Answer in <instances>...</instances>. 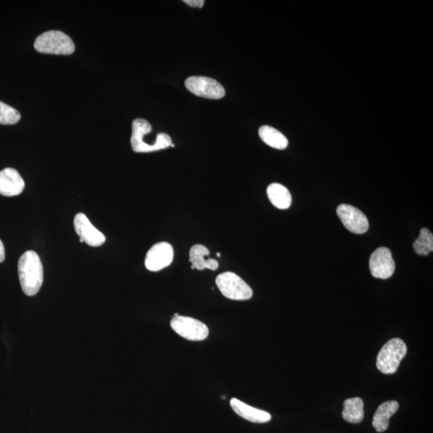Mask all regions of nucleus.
I'll list each match as a JSON object with an SVG mask.
<instances>
[{"label": "nucleus", "instance_id": "f257e3e1", "mask_svg": "<svg viewBox=\"0 0 433 433\" xmlns=\"http://www.w3.org/2000/svg\"><path fill=\"white\" fill-rule=\"evenodd\" d=\"M18 274L23 293L27 296H36L44 282V268L35 251L29 250L21 255L18 263Z\"/></svg>", "mask_w": 433, "mask_h": 433}, {"label": "nucleus", "instance_id": "f03ea898", "mask_svg": "<svg viewBox=\"0 0 433 433\" xmlns=\"http://www.w3.org/2000/svg\"><path fill=\"white\" fill-rule=\"evenodd\" d=\"M34 48L40 53L68 55L75 52V44L60 31H49L37 37Z\"/></svg>", "mask_w": 433, "mask_h": 433}, {"label": "nucleus", "instance_id": "7ed1b4c3", "mask_svg": "<svg viewBox=\"0 0 433 433\" xmlns=\"http://www.w3.org/2000/svg\"><path fill=\"white\" fill-rule=\"evenodd\" d=\"M406 344L402 339L395 338L384 344L377 356L376 367L382 373L393 374L407 354Z\"/></svg>", "mask_w": 433, "mask_h": 433}, {"label": "nucleus", "instance_id": "20e7f679", "mask_svg": "<svg viewBox=\"0 0 433 433\" xmlns=\"http://www.w3.org/2000/svg\"><path fill=\"white\" fill-rule=\"evenodd\" d=\"M216 284L222 294L227 299L243 301L253 296L252 289L235 273H222L216 278Z\"/></svg>", "mask_w": 433, "mask_h": 433}, {"label": "nucleus", "instance_id": "39448f33", "mask_svg": "<svg viewBox=\"0 0 433 433\" xmlns=\"http://www.w3.org/2000/svg\"><path fill=\"white\" fill-rule=\"evenodd\" d=\"M170 326L180 337L190 341H202L209 335V328L206 324L187 316H176L171 320Z\"/></svg>", "mask_w": 433, "mask_h": 433}, {"label": "nucleus", "instance_id": "423d86ee", "mask_svg": "<svg viewBox=\"0 0 433 433\" xmlns=\"http://www.w3.org/2000/svg\"><path fill=\"white\" fill-rule=\"evenodd\" d=\"M185 85L191 93L204 99L218 100L226 94L225 88L220 82L206 77H191Z\"/></svg>", "mask_w": 433, "mask_h": 433}, {"label": "nucleus", "instance_id": "0eeeda50", "mask_svg": "<svg viewBox=\"0 0 433 433\" xmlns=\"http://www.w3.org/2000/svg\"><path fill=\"white\" fill-rule=\"evenodd\" d=\"M337 212L343 226L353 234L363 235L369 230V220L360 209L350 205L342 204L338 207Z\"/></svg>", "mask_w": 433, "mask_h": 433}, {"label": "nucleus", "instance_id": "6e6552de", "mask_svg": "<svg viewBox=\"0 0 433 433\" xmlns=\"http://www.w3.org/2000/svg\"><path fill=\"white\" fill-rule=\"evenodd\" d=\"M173 246L166 241L153 245L148 251L144 265L148 271L156 272L169 267L173 263Z\"/></svg>", "mask_w": 433, "mask_h": 433}, {"label": "nucleus", "instance_id": "1a4fd4ad", "mask_svg": "<svg viewBox=\"0 0 433 433\" xmlns=\"http://www.w3.org/2000/svg\"><path fill=\"white\" fill-rule=\"evenodd\" d=\"M369 267L375 278L387 279L392 276L395 264L391 250L387 248H377L371 255Z\"/></svg>", "mask_w": 433, "mask_h": 433}, {"label": "nucleus", "instance_id": "9d476101", "mask_svg": "<svg viewBox=\"0 0 433 433\" xmlns=\"http://www.w3.org/2000/svg\"><path fill=\"white\" fill-rule=\"evenodd\" d=\"M74 227L80 237L81 243H86L92 248H97L105 243V236L92 224L86 214H77L74 218Z\"/></svg>", "mask_w": 433, "mask_h": 433}, {"label": "nucleus", "instance_id": "9b49d317", "mask_svg": "<svg viewBox=\"0 0 433 433\" xmlns=\"http://www.w3.org/2000/svg\"><path fill=\"white\" fill-rule=\"evenodd\" d=\"M25 187V181L16 170L7 168L0 171V194L3 196H18Z\"/></svg>", "mask_w": 433, "mask_h": 433}, {"label": "nucleus", "instance_id": "f8f14e48", "mask_svg": "<svg viewBox=\"0 0 433 433\" xmlns=\"http://www.w3.org/2000/svg\"><path fill=\"white\" fill-rule=\"evenodd\" d=\"M152 131V125L146 120L138 118L133 120L132 137L130 142L135 153L157 151L155 146L144 142V138Z\"/></svg>", "mask_w": 433, "mask_h": 433}, {"label": "nucleus", "instance_id": "ddd939ff", "mask_svg": "<svg viewBox=\"0 0 433 433\" xmlns=\"http://www.w3.org/2000/svg\"><path fill=\"white\" fill-rule=\"evenodd\" d=\"M231 406L237 415L253 423H267L272 420V415L267 412L250 406L241 400L233 398Z\"/></svg>", "mask_w": 433, "mask_h": 433}, {"label": "nucleus", "instance_id": "4468645a", "mask_svg": "<svg viewBox=\"0 0 433 433\" xmlns=\"http://www.w3.org/2000/svg\"><path fill=\"white\" fill-rule=\"evenodd\" d=\"M209 255V250L206 246L201 244L194 245L189 250V262L198 271H203L205 269L216 271L220 267V264L216 259H205Z\"/></svg>", "mask_w": 433, "mask_h": 433}, {"label": "nucleus", "instance_id": "2eb2a0df", "mask_svg": "<svg viewBox=\"0 0 433 433\" xmlns=\"http://www.w3.org/2000/svg\"><path fill=\"white\" fill-rule=\"evenodd\" d=\"M399 404L397 402H387L380 405L375 413L372 425L378 432L388 430L389 420L398 411Z\"/></svg>", "mask_w": 433, "mask_h": 433}, {"label": "nucleus", "instance_id": "dca6fc26", "mask_svg": "<svg viewBox=\"0 0 433 433\" xmlns=\"http://www.w3.org/2000/svg\"><path fill=\"white\" fill-rule=\"evenodd\" d=\"M267 193L270 202L276 208L287 209L291 207V195L285 186L278 183H272L268 186Z\"/></svg>", "mask_w": 433, "mask_h": 433}, {"label": "nucleus", "instance_id": "f3484780", "mask_svg": "<svg viewBox=\"0 0 433 433\" xmlns=\"http://www.w3.org/2000/svg\"><path fill=\"white\" fill-rule=\"evenodd\" d=\"M364 406L360 397L347 399L343 403V418L349 423H360L365 417Z\"/></svg>", "mask_w": 433, "mask_h": 433}, {"label": "nucleus", "instance_id": "a211bd4d", "mask_svg": "<svg viewBox=\"0 0 433 433\" xmlns=\"http://www.w3.org/2000/svg\"><path fill=\"white\" fill-rule=\"evenodd\" d=\"M259 134L264 143H266L269 146L276 148V150H285L288 146L287 138L278 130L269 127V125H263L261 127L259 130Z\"/></svg>", "mask_w": 433, "mask_h": 433}, {"label": "nucleus", "instance_id": "6ab92c4d", "mask_svg": "<svg viewBox=\"0 0 433 433\" xmlns=\"http://www.w3.org/2000/svg\"><path fill=\"white\" fill-rule=\"evenodd\" d=\"M413 249L419 255L426 256L433 250V235L427 228H422L418 239L414 241Z\"/></svg>", "mask_w": 433, "mask_h": 433}, {"label": "nucleus", "instance_id": "aec40b11", "mask_svg": "<svg viewBox=\"0 0 433 433\" xmlns=\"http://www.w3.org/2000/svg\"><path fill=\"white\" fill-rule=\"evenodd\" d=\"M21 115L16 109L0 101V124H15L20 122Z\"/></svg>", "mask_w": 433, "mask_h": 433}, {"label": "nucleus", "instance_id": "412c9836", "mask_svg": "<svg viewBox=\"0 0 433 433\" xmlns=\"http://www.w3.org/2000/svg\"><path fill=\"white\" fill-rule=\"evenodd\" d=\"M184 3L192 8H202L204 6V0H184Z\"/></svg>", "mask_w": 433, "mask_h": 433}, {"label": "nucleus", "instance_id": "4be33fe9", "mask_svg": "<svg viewBox=\"0 0 433 433\" xmlns=\"http://www.w3.org/2000/svg\"><path fill=\"white\" fill-rule=\"evenodd\" d=\"M5 260V249L1 239H0V263H3Z\"/></svg>", "mask_w": 433, "mask_h": 433}, {"label": "nucleus", "instance_id": "5701e85b", "mask_svg": "<svg viewBox=\"0 0 433 433\" xmlns=\"http://www.w3.org/2000/svg\"><path fill=\"white\" fill-rule=\"evenodd\" d=\"M217 256H218V258H220L221 257V254L220 253H217Z\"/></svg>", "mask_w": 433, "mask_h": 433}]
</instances>
